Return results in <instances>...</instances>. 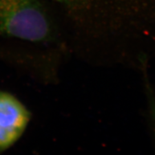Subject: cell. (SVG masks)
<instances>
[{"mask_svg":"<svg viewBox=\"0 0 155 155\" xmlns=\"http://www.w3.org/2000/svg\"><path fill=\"white\" fill-rule=\"evenodd\" d=\"M56 2H60L62 3H74L83 1V0H54Z\"/></svg>","mask_w":155,"mask_h":155,"instance_id":"cell-4","label":"cell"},{"mask_svg":"<svg viewBox=\"0 0 155 155\" xmlns=\"http://www.w3.org/2000/svg\"><path fill=\"white\" fill-rule=\"evenodd\" d=\"M54 33L40 0H0V36L46 43L52 41Z\"/></svg>","mask_w":155,"mask_h":155,"instance_id":"cell-1","label":"cell"},{"mask_svg":"<svg viewBox=\"0 0 155 155\" xmlns=\"http://www.w3.org/2000/svg\"><path fill=\"white\" fill-rule=\"evenodd\" d=\"M31 116L16 96L0 91V153L7 151L21 138Z\"/></svg>","mask_w":155,"mask_h":155,"instance_id":"cell-2","label":"cell"},{"mask_svg":"<svg viewBox=\"0 0 155 155\" xmlns=\"http://www.w3.org/2000/svg\"><path fill=\"white\" fill-rule=\"evenodd\" d=\"M147 94H148V98H149L150 113H151L153 124H154V129H155V98L151 89H148Z\"/></svg>","mask_w":155,"mask_h":155,"instance_id":"cell-3","label":"cell"}]
</instances>
